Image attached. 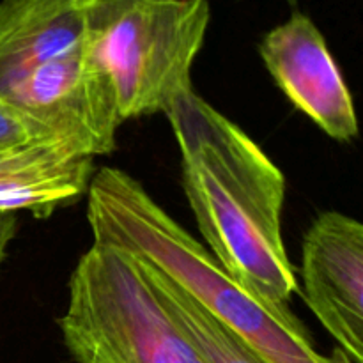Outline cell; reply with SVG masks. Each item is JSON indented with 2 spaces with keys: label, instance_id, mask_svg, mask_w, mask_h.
I'll list each match as a JSON object with an SVG mask.
<instances>
[{
  "label": "cell",
  "instance_id": "cell-9",
  "mask_svg": "<svg viewBox=\"0 0 363 363\" xmlns=\"http://www.w3.org/2000/svg\"><path fill=\"white\" fill-rule=\"evenodd\" d=\"M45 142L62 140H59L55 135L50 133L45 126L35 123L34 119L18 112L7 103L0 101V152L45 144Z\"/></svg>",
  "mask_w": 363,
  "mask_h": 363
},
{
  "label": "cell",
  "instance_id": "cell-8",
  "mask_svg": "<svg viewBox=\"0 0 363 363\" xmlns=\"http://www.w3.org/2000/svg\"><path fill=\"white\" fill-rule=\"evenodd\" d=\"M140 264L149 284L162 300L163 307L186 333L206 363H264L238 337L209 318L184 291L174 286L167 277L145 264L144 261H140Z\"/></svg>",
  "mask_w": 363,
  "mask_h": 363
},
{
  "label": "cell",
  "instance_id": "cell-10",
  "mask_svg": "<svg viewBox=\"0 0 363 363\" xmlns=\"http://www.w3.org/2000/svg\"><path fill=\"white\" fill-rule=\"evenodd\" d=\"M18 233V218L14 213H0V266L6 261L11 241Z\"/></svg>",
  "mask_w": 363,
  "mask_h": 363
},
{
  "label": "cell",
  "instance_id": "cell-7",
  "mask_svg": "<svg viewBox=\"0 0 363 363\" xmlns=\"http://www.w3.org/2000/svg\"><path fill=\"white\" fill-rule=\"evenodd\" d=\"M259 55L277 87L328 137L351 142L358 135L357 108L350 87L307 14L294 11L259 43Z\"/></svg>",
  "mask_w": 363,
  "mask_h": 363
},
{
  "label": "cell",
  "instance_id": "cell-5",
  "mask_svg": "<svg viewBox=\"0 0 363 363\" xmlns=\"http://www.w3.org/2000/svg\"><path fill=\"white\" fill-rule=\"evenodd\" d=\"M57 325L77 363H206L140 261L112 245L92 241L84 252Z\"/></svg>",
  "mask_w": 363,
  "mask_h": 363
},
{
  "label": "cell",
  "instance_id": "cell-11",
  "mask_svg": "<svg viewBox=\"0 0 363 363\" xmlns=\"http://www.w3.org/2000/svg\"><path fill=\"white\" fill-rule=\"evenodd\" d=\"M291 2H294V0H291Z\"/></svg>",
  "mask_w": 363,
  "mask_h": 363
},
{
  "label": "cell",
  "instance_id": "cell-2",
  "mask_svg": "<svg viewBox=\"0 0 363 363\" xmlns=\"http://www.w3.org/2000/svg\"><path fill=\"white\" fill-rule=\"evenodd\" d=\"M85 197L94 243L121 248L162 273L264 363H354L340 347L319 353L289 305L272 303L234 280L123 169L94 170Z\"/></svg>",
  "mask_w": 363,
  "mask_h": 363
},
{
  "label": "cell",
  "instance_id": "cell-4",
  "mask_svg": "<svg viewBox=\"0 0 363 363\" xmlns=\"http://www.w3.org/2000/svg\"><path fill=\"white\" fill-rule=\"evenodd\" d=\"M211 21L208 0H85V45L123 121L165 112L194 87Z\"/></svg>",
  "mask_w": 363,
  "mask_h": 363
},
{
  "label": "cell",
  "instance_id": "cell-1",
  "mask_svg": "<svg viewBox=\"0 0 363 363\" xmlns=\"http://www.w3.org/2000/svg\"><path fill=\"white\" fill-rule=\"evenodd\" d=\"M163 113L181 152V184L209 254L252 293L289 305L298 277L282 236V170L194 87L179 92Z\"/></svg>",
  "mask_w": 363,
  "mask_h": 363
},
{
  "label": "cell",
  "instance_id": "cell-6",
  "mask_svg": "<svg viewBox=\"0 0 363 363\" xmlns=\"http://www.w3.org/2000/svg\"><path fill=\"white\" fill-rule=\"evenodd\" d=\"M303 298L312 314L354 363H363V225L325 211L301 243Z\"/></svg>",
  "mask_w": 363,
  "mask_h": 363
},
{
  "label": "cell",
  "instance_id": "cell-3",
  "mask_svg": "<svg viewBox=\"0 0 363 363\" xmlns=\"http://www.w3.org/2000/svg\"><path fill=\"white\" fill-rule=\"evenodd\" d=\"M0 101L89 158L123 124L108 77L85 45V0H0Z\"/></svg>",
  "mask_w": 363,
  "mask_h": 363
}]
</instances>
